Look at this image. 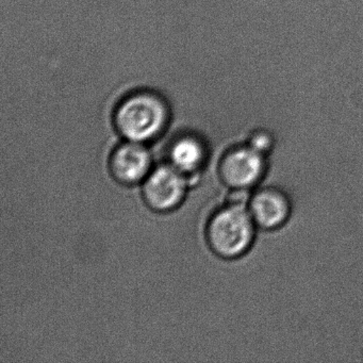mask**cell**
<instances>
[{"instance_id": "6da1fadb", "label": "cell", "mask_w": 363, "mask_h": 363, "mask_svg": "<svg viewBox=\"0 0 363 363\" xmlns=\"http://www.w3.org/2000/svg\"><path fill=\"white\" fill-rule=\"evenodd\" d=\"M169 109L160 97L138 93L122 101L116 112V128L127 141L144 143L158 137L167 126Z\"/></svg>"}, {"instance_id": "7a4b0ae2", "label": "cell", "mask_w": 363, "mask_h": 363, "mask_svg": "<svg viewBox=\"0 0 363 363\" xmlns=\"http://www.w3.org/2000/svg\"><path fill=\"white\" fill-rule=\"evenodd\" d=\"M256 228L248 208L233 203L212 216L207 227L208 243L218 256L238 258L252 247Z\"/></svg>"}, {"instance_id": "3957f363", "label": "cell", "mask_w": 363, "mask_h": 363, "mask_svg": "<svg viewBox=\"0 0 363 363\" xmlns=\"http://www.w3.org/2000/svg\"><path fill=\"white\" fill-rule=\"evenodd\" d=\"M267 167V156L246 144L225 154L220 161V175L233 190H250L264 177Z\"/></svg>"}, {"instance_id": "277c9868", "label": "cell", "mask_w": 363, "mask_h": 363, "mask_svg": "<svg viewBox=\"0 0 363 363\" xmlns=\"http://www.w3.org/2000/svg\"><path fill=\"white\" fill-rule=\"evenodd\" d=\"M186 188L184 174L171 164L161 165L146 178L143 196L146 203L155 211H169L179 205Z\"/></svg>"}, {"instance_id": "5b68a950", "label": "cell", "mask_w": 363, "mask_h": 363, "mask_svg": "<svg viewBox=\"0 0 363 363\" xmlns=\"http://www.w3.org/2000/svg\"><path fill=\"white\" fill-rule=\"evenodd\" d=\"M248 210L257 227L264 230H276L288 222L292 205L284 191L267 186L250 197Z\"/></svg>"}, {"instance_id": "8992f818", "label": "cell", "mask_w": 363, "mask_h": 363, "mask_svg": "<svg viewBox=\"0 0 363 363\" xmlns=\"http://www.w3.org/2000/svg\"><path fill=\"white\" fill-rule=\"evenodd\" d=\"M152 165L150 154L143 144L127 141L118 146L110 160L112 176L123 184H135L146 177Z\"/></svg>"}, {"instance_id": "52a82bcc", "label": "cell", "mask_w": 363, "mask_h": 363, "mask_svg": "<svg viewBox=\"0 0 363 363\" xmlns=\"http://www.w3.org/2000/svg\"><path fill=\"white\" fill-rule=\"evenodd\" d=\"M206 148L201 140L193 135H184L172 144L169 150L171 165L180 173H193L203 165Z\"/></svg>"}, {"instance_id": "ba28073f", "label": "cell", "mask_w": 363, "mask_h": 363, "mask_svg": "<svg viewBox=\"0 0 363 363\" xmlns=\"http://www.w3.org/2000/svg\"><path fill=\"white\" fill-rule=\"evenodd\" d=\"M247 144L250 147L257 150V152L267 156L273 150L275 141H274L273 135L271 133H267V131L260 130L256 131L250 138V141H248Z\"/></svg>"}]
</instances>
